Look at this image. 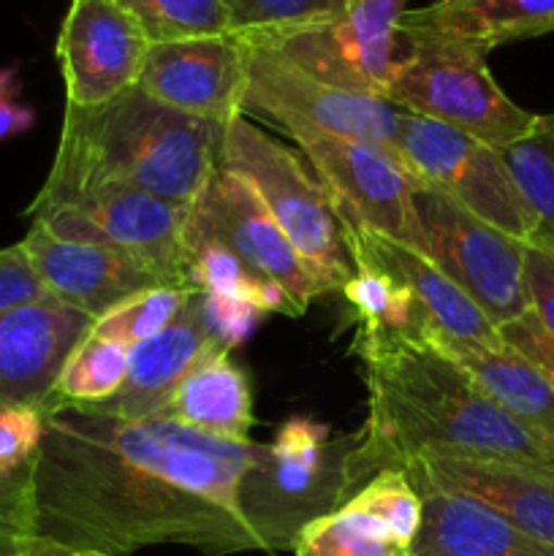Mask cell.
Returning <instances> with one entry per match:
<instances>
[{
	"mask_svg": "<svg viewBox=\"0 0 554 556\" xmlns=\"http://www.w3.org/2000/svg\"><path fill=\"white\" fill-rule=\"evenodd\" d=\"M250 454L253 443L206 438L166 416L125 421L52 405L33 462L36 535L96 556L259 552L237 503Z\"/></svg>",
	"mask_w": 554,
	"mask_h": 556,
	"instance_id": "obj_1",
	"label": "cell"
},
{
	"mask_svg": "<svg viewBox=\"0 0 554 556\" xmlns=\"http://www.w3.org/2000/svg\"><path fill=\"white\" fill-rule=\"evenodd\" d=\"M353 353L367 367L369 413L356 448L364 483L380 470L432 456L554 465L536 438L424 337H353Z\"/></svg>",
	"mask_w": 554,
	"mask_h": 556,
	"instance_id": "obj_2",
	"label": "cell"
},
{
	"mask_svg": "<svg viewBox=\"0 0 554 556\" xmlns=\"http://www.w3.org/2000/svg\"><path fill=\"white\" fill-rule=\"evenodd\" d=\"M226 125L196 119L130 87L92 109L65 103L52 168L36 199L125 188L193 204L221 172Z\"/></svg>",
	"mask_w": 554,
	"mask_h": 556,
	"instance_id": "obj_3",
	"label": "cell"
},
{
	"mask_svg": "<svg viewBox=\"0 0 554 556\" xmlns=\"http://www.w3.org/2000/svg\"><path fill=\"white\" fill-rule=\"evenodd\" d=\"M362 432L331 438L326 424L288 418L272 443H253L237 503L259 552H293L307 525L342 508L364 486Z\"/></svg>",
	"mask_w": 554,
	"mask_h": 556,
	"instance_id": "obj_4",
	"label": "cell"
},
{
	"mask_svg": "<svg viewBox=\"0 0 554 556\" xmlns=\"http://www.w3.org/2000/svg\"><path fill=\"white\" fill-rule=\"evenodd\" d=\"M221 168L255 190L324 293L342 291L351 282L356 266L348 244V223L315 172H307L291 147L272 139L242 114L226 125Z\"/></svg>",
	"mask_w": 554,
	"mask_h": 556,
	"instance_id": "obj_5",
	"label": "cell"
},
{
	"mask_svg": "<svg viewBox=\"0 0 554 556\" xmlns=\"http://www.w3.org/2000/svg\"><path fill=\"white\" fill-rule=\"evenodd\" d=\"M386 98L405 112L476 136L494 150L519 141L536 123V114L516 106L498 85L487 52L421 33H400V60Z\"/></svg>",
	"mask_w": 554,
	"mask_h": 556,
	"instance_id": "obj_6",
	"label": "cell"
},
{
	"mask_svg": "<svg viewBox=\"0 0 554 556\" xmlns=\"http://www.w3.org/2000/svg\"><path fill=\"white\" fill-rule=\"evenodd\" d=\"M193 204L125 188H92L63 199H33L27 215L63 239L106 244L177 288H190L188 226Z\"/></svg>",
	"mask_w": 554,
	"mask_h": 556,
	"instance_id": "obj_7",
	"label": "cell"
},
{
	"mask_svg": "<svg viewBox=\"0 0 554 556\" xmlns=\"http://www.w3.org/2000/svg\"><path fill=\"white\" fill-rule=\"evenodd\" d=\"M244 43V41H242ZM405 109L315 79L264 43H244L242 114L280 125L288 136L326 134L394 150Z\"/></svg>",
	"mask_w": 554,
	"mask_h": 556,
	"instance_id": "obj_8",
	"label": "cell"
},
{
	"mask_svg": "<svg viewBox=\"0 0 554 556\" xmlns=\"http://www.w3.org/2000/svg\"><path fill=\"white\" fill-rule=\"evenodd\" d=\"M413 206L424 233V258L456 282L498 329L530 309L521 239L421 185L413 193Z\"/></svg>",
	"mask_w": 554,
	"mask_h": 556,
	"instance_id": "obj_9",
	"label": "cell"
},
{
	"mask_svg": "<svg viewBox=\"0 0 554 556\" xmlns=\"http://www.w3.org/2000/svg\"><path fill=\"white\" fill-rule=\"evenodd\" d=\"M394 152L421 188L438 190L489 226L527 242L532 215L514 182L503 150L451 125L402 112Z\"/></svg>",
	"mask_w": 554,
	"mask_h": 556,
	"instance_id": "obj_10",
	"label": "cell"
},
{
	"mask_svg": "<svg viewBox=\"0 0 554 556\" xmlns=\"http://www.w3.org/2000/svg\"><path fill=\"white\" fill-rule=\"evenodd\" d=\"M348 226L367 228L424 255L413 193L418 182L391 147L326 134L293 136Z\"/></svg>",
	"mask_w": 554,
	"mask_h": 556,
	"instance_id": "obj_11",
	"label": "cell"
},
{
	"mask_svg": "<svg viewBox=\"0 0 554 556\" xmlns=\"http://www.w3.org/2000/svg\"><path fill=\"white\" fill-rule=\"evenodd\" d=\"M405 11L407 0H348L345 9L329 20L244 43L277 49L326 85L386 98L400 60V20Z\"/></svg>",
	"mask_w": 554,
	"mask_h": 556,
	"instance_id": "obj_12",
	"label": "cell"
},
{
	"mask_svg": "<svg viewBox=\"0 0 554 556\" xmlns=\"http://www.w3.org/2000/svg\"><path fill=\"white\" fill-rule=\"evenodd\" d=\"M188 233L226 244L259 280L275 282L293 299L299 313L324 293L320 282L266 212L264 201L237 174L221 172L193 201Z\"/></svg>",
	"mask_w": 554,
	"mask_h": 556,
	"instance_id": "obj_13",
	"label": "cell"
},
{
	"mask_svg": "<svg viewBox=\"0 0 554 556\" xmlns=\"http://www.w3.org/2000/svg\"><path fill=\"white\" fill-rule=\"evenodd\" d=\"M150 47L117 0H71L54 47L68 106H101L139 85Z\"/></svg>",
	"mask_w": 554,
	"mask_h": 556,
	"instance_id": "obj_14",
	"label": "cell"
},
{
	"mask_svg": "<svg viewBox=\"0 0 554 556\" xmlns=\"http://www.w3.org/2000/svg\"><path fill=\"white\" fill-rule=\"evenodd\" d=\"M136 87L188 117L228 125L242 117L244 43L231 33L152 43Z\"/></svg>",
	"mask_w": 554,
	"mask_h": 556,
	"instance_id": "obj_15",
	"label": "cell"
},
{
	"mask_svg": "<svg viewBox=\"0 0 554 556\" xmlns=\"http://www.w3.org/2000/svg\"><path fill=\"white\" fill-rule=\"evenodd\" d=\"M20 244L43 293L90 315L92 320L139 293L168 286L163 277L119 250L85 239L54 237L38 223H30V231Z\"/></svg>",
	"mask_w": 554,
	"mask_h": 556,
	"instance_id": "obj_16",
	"label": "cell"
},
{
	"mask_svg": "<svg viewBox=\"0 0 554 556\" xmlns=\"http://www.w3.org/2000/svg\"><path fill=\"white\" fill-rule=\"evenodd\" d=\"M92 324L49 296L0 313V407H52L65 358Z\"/></svg>",
	"mask_w": 554,
	"mask_h": 556,
	"instance_id": "obj_17",
	"label": "cell"
},
{
	"mask_svg": "<svg viewBox=\"0 0 554 556\" xmlns=\"http://www.w3.org/2000/svg\"><path fill=\"white\" fill-rule=\"evenodd\" d=\"M402 470L416 489L467 494L554 548V465L432 456L405 462Z\"/></svg>",
	"mask_w": 554,
	"mask_h": 556,
	"instance_id": "obj_18",
	"label": "cell"
},
{
	"mask_svg": "<svg viewBox=\"0 0 554 556\" xmlns=\"http://www.w3.org/2000/svg\"><path fill=\"white\" fill-rule=\"evenodd\" d=\"M212 348H217V342L212 340L210 326L204 320L201 291H193L172 326H166L152 340L130 348L123 389L109 402L96 405V410L125 418V421L163 416L185 375Z\"/></svg>",
	"mask_w": 554,
	"mask_h": 556,
	"instance_id": "obj_19",
	"label": "cell"
},
{
	"mask_svg": "<svg viewBox=\"0 0 554 556\" xmlns=\"http://www.w3.org/2000/svg\"><path fill=\"white\" fill-rule=\"evenodd\" d=\"M424 340L443 351L451 362L459 364L478 389L514 418L530 438H536L554 456V389L546 375L500 342H465L438 334L432 326L424 329Z\"/></svg>",
	"mask_w": 554,
	"mask_h": 556,
	"instance_id": "obj_20",
	"label": "cell"
},
{
	"mask_svg": "<svg viewBox=\"0 0 554 556\" xmlns=\"http://www.w3.org/2000/svg\"><path fill=\"white\" fill-rule=\"evenodd\" d=\"M416 492L421 494L424 516L411 556H554L552 546L467 494Z\"/></svg>",
	"mask_w": 554,
	"mask_h": 556,
	"instance_id": "obj_21",
	"label": "cell"
},
{
	"mask_svg": "<svg viewBox=\"0 0 554 556\" xmlns=\"http://www.w3.org/2000/svg\"><path fill=\"white\" fill-rule=\"evenodd\" d=\"M400 33L449 38L481 52L554 33V0H432L407 9Z\"/></svg>",
	"mask_w": 554,
	"mask_h": 556,
	"instance_id": "obj_22",
	"label": "cell"
},
{
	"mask_svg": "<svg viewBox=\"0 0 554 556\" xmlns=\"http://www.w3.org/2000/svg\"><path fill=\"white\" fill-rule=\"evenodd\" d=\"M163 416L206 438L250 443L253 429V389L231 351L212 348L185 375Z\"/></svg>",
	"mask_w": 554,
	"mask_h": 556,
	"instance_id": "obj_23",
	"label": "cell"
},
{
	"mask_svg": "<svg viewBox=\"0 0 554 556\" xmlns=\"http://www.w3.org/2000/svg\"><path fill=\"white\" fill-rule=\"evenodd\" d=\"M348 233L380 264L389 266L396 280L411 288L416 302L427 313L429 326L438 334L465 342H500L498 326L432 261H427L421 253L405 248V244H396L380 233L367 231V228L348 226Z\"/></svg>",
	"mask_w": 554,
	"mask_h": 556,
	"instance_id": "obj_24",
	"label": "cell"
},
{
	"mask_svg": "<svg viewBox=\"0 0 554 556\" xmlns=\"http://www.w3.org/2000/svg\"><path fill=\"white\" fill-rule=\"evenodd\" d=\"M348 244H351L356 271L351 282L342 288V296L356 315V337H421L429 318L411 288L396 280L394 271L369 255L351 233H348Z\"/></svg>",
	"mask_w": 554,
	"mask_h": 556,
	"instance_id": "obj_25",
	"label": "cell"
},
{
	"mask_svg": "<svg viewBox=\"0 0 554 556\" xmlns=\"http://www.w3.org/2000/svg\"><path fill=\"white\" fill-rule=\"evenodd\" d=\"M411 548L356 492L342 508L304 527L293 556H411Z\"/></svg>",
	"mask_w": 554,
	"mask_h": 556,
	"instance_id": "obj_26",
	"label": "cell"
},
{
	"mask_svg": "<svg viewBox=\"0 0 554 556\" xmlns=\"http://www.w3.org/2000/svg\"><path fill=\"white\" fill-rule=\"evenodd\" d=\"M503 157L532 215L527 244L554 258V112L536 114L532 128L505 147Z\"/></svg>",
	"mask_w": 554,
	"mask_h": 556,
	"instance_id": "obj_27",
	"label": "cell"
},
{
	"mask_svg": "<svg viewBox=\"0 0 554 556\" xmlns=\"http://www.w3.org/2000/svg\"><path fill=\"white\" fill-rule=\"evenodd\" d=\"M128 364V345L87 331L85 340L65 358L52 405H103L123 389Z\"/></svg>",
	"mask_w": 554,
	"mask_h": 556,
	"instance_id": "obj_28",
	"label": "cell"
},
{
	"mask_svg": "<svg viewBox=\"0 0 554 556\" xmlns=\"http://www.w3.org/2000/svg\"><path fill=\"white\" fill-rule=\"evenodd\" d=\"M117 3L139 22L152 43L231 33L223 0H117Z\"/></svg>",
	"mask_w": 554,
	"mask_h": 556,
	"instance_id": "obj_29",
	"label": "cell"
},
{
	"mask_svg": "<svg viewBox=\"0 0 554 556\" xmlns=\"http://www.w3.org/2000/svg\"><path fill=\"white\" fill-rule=\"evenodd\" d=\"M231 36L266 41L297 27L315 25L340 14L348 0H223Z\"/></svg>",
	"mask_w": 554,
	"mask_h": 556,
	"instance_id": "obj_30",
	"label": "cell"
},
{
	"mask_svg": "<svg viewBox=\"0 0 554 556\" xmlns=\"http://www.w3.org/2000/svg\"><path fill=\"white\" fill-rule=\"evenodd\" d=\"M190 293H193V288H152V291L128 299L119 307L109 309L103 318L92 324L90 331L98 337H109V340L136 348L141 342L152 340L155 334H161L166 326H172L174 318L182 313Z\"/></svg>",
	"mask_w": 554,
	"mask_h": 556,
	"instance_id": "obj_31",
	"label": "cell"
},
{
	"mask_svg": "<svg viewBox=\"0 0 554 556\" xmlns=\"http://www.w3.org/2000/svg\"><path fill=\"white\" fill-rule=\"evenodd\" d=\"M47 410L43 407H0V481L33 467L43 443Z\"/></svg>",
	"mask_w": 554,
	"mask_h": 556,
	"instance_id": "obj_32",
	"label": "cell"
},
{
	"mask_svg": "<svg viewBox=\"0 0 554 556\" xmlns=\"http://www.w3.org/2000/svg\"><path fill=\"white\" fill-rule=\"evenodd\" d=\"M36 541L33 467H27L20 476L0 481V556L27 554Z\"/></svg>",
	"mask_w": 554,
	"mask_h": 556,
	"instance_id": "obj_33",
	"label": "cell"
},
{
	"mask_svg": "<svg viewBox=\"0 0 554 556\" xmlns=\"http://www.w3.org/2000/svg\"><path fill=\"white\" fill-rule=\"evenodd\" d=\"M201 307H204V320L210 326L212 340L223 351H234L237 345H242L250 331L264 318V313L248 299L228 296V293H201Z\"/></svg>",
	"mask_w": 554,
	"mask_h": 556,
	"instance_id": "obj_34",
	"label": "cell"
},
{
	"mask_svg": "<svg viewBox=\"0 0 554 556\" xmlns=\"http://www.w3.org/2000/svg\"><path fill=\"white\" fill-rule=\"evenodd\" d=\"M498 334L505 345H511L521 356L530 358L546 375V380L554 389V337L549 334L546 326L538 320V315L532 309H527L525 315L500 326Z\"/></svg>",
	"mask_w": 554,
	"mask_h": 556,
	"instance_id": "obj_35",
	"label": "cell"
},
{
	"mask_svg": "<svg viewBox=\"0 0 554 556\" xmlns=\"http://www.w3.org/2000/svg\"><path fill=\"white\" fill-rule=\"evenodd\" d=\"M41 282L33 271L22 244L0 250V313L43 299Z\"/></svg>",
	"mask_w": 554,
	"mask_h": 556,
	"instance_id": "obj_36",
	"label": "cell"
},
{
	"mask_svg": "<svg viewBox=\"0 0 554 556\" xmlns=\"http://www.w3.org/2000/svg\"><path fill=\"white\" fill-rule=\"evenodd\" d=\"M525 275L530 309L554 337V258L525 242Z\"/></svg>",
	"mask_w": 554,
	"mask_h": 556,
	"instance_id": "obj_37",
	"label": "cell"
},
{
	"mask_svg": "<svg viewBox=\"0 0 554 556\" xmlns=\"http://www.w3.org/2000/svg\"><path fill=\"white\" fill-rule=\"evenodd\" d=\"M36 125V112L20 101V76L14 65L0 68V141L27 134Z\"/></svg>",
	"mask_w": 554,
	"mask_h": 556,
	"instance_id": "obj_38",
	"label": "cell"
},
{
	"mask_svg": "<svg viewBox=\"0 0 554 556\" xmlns=\"http://www.w3.org/2000/svg\"><path fill=\"white\" fill-rule=\"evenodd\" d=\"M22 556H96V554H85V552H74V548L58 546V543H47V541H36L30 546V552Z\"/></svg>",
	"mask_w": 554,
	"mask_h": 556,
	"instance_id": "obj_39",
	"label": "cell"
}]
</instances>
